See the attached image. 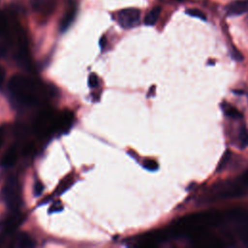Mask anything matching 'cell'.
Returning a JSON list of instances; mask_svg holds the SVG:
<instances>
[{"mask_svg": "<svg viewBox=\"0 0 248 248\" xmlns=\"http://www.w3.org/2000/svg\"><path fill=\"white\" fill-rule=\"evenodd\" d=\"M17 159V150L16 145H12L9 147V149L5 152L3 159H2V164L5 167H11L13 166Z\"/></svg>", "mask_w": 248, "mask_h": 248, "instance_id": "9c48e42d", "label": "cell"}, {"mask_svg": "<svg viewBox=\"0 0 248 248\" xmlns=\"http://www.w3.org/2000/svg\"><path fill=\"white\" fill-rule=\"evenodd\" d=\"M9 89L19 102L25 105H34L39 101V84L26 76H14L9 81Z\"/></svg>", "mask_w": 248, "mask_h": 248, "instance_id": "6da1fadb", "label": "cell"}, {"mask_svg": "<svg viewBox=\"0 0 248 248\" xmlns=\"http://www.w3.org/2000/svg\"><path fill=\"white\" fill-rule=\"evenodd\" d=\"M175 1H178V2H181V1H184V0H175Z\"/></svg>", "mask_w": 248, "mask_h": 248, "instance_id": "d4e9b609", "label": "cell"}, {"mask_svg": "<svg viewBox=\"0 0 248 248\" xmlns=\"http://www.w3.org/2000/svg\"><path fill=\"white\" fill-rule=\"evenodd\" d=\"M222 108H223L224 113L229 117H232V118H234V119H239V118L242 117L241 113L233 106H232L229 103H226V102L223 103L222 104Z\"/></svg>", "mask_w": 248, "mask_h": 248, "instance_id": "7c38bea8", "label": "cell"}, {"mask_svg": "<svg viewBox=\"0 0 248 248\" xmlns=\"http://www.w3.org/2000/svg\"><path fill=\"white\" fill-rule=\"evenodd\" d=\"M73 122V114L68 111L65 110L63 112H61L60 114L57 115L56 118V131L58 132H65L67 131Z\"/></svg>", "mask_w": 248, "mask_h": 248, "instance_id": "52a82bcc", "label": "cell"}, {"mask_svg": "<svg viewBox=\"0 0 248 248\" xmlns=\"http://www.w3.org/2000/svg\"><path fill=\"white\" fill-rule=\"evenodd\" d=\"M140 19V12L136 8L123 9L118 13L117 20L121 27L130 29L137 26Z\"/></svg>", "mask_w": 248, "mask_h": 248, "instance_id": "277c9868", "label": "cell"}, {"mask_svg": "<svg viewBox=\"0 0 248 248\" xmlns=\"http://www.w3.org/2000/svg\"><path fill=\"white\" fill-rule=\"evenodd\" d=\"M18 224V217L16 215L10 216L5 222H4V227L6 230H13L15 229Z\"/></svg>", "mask_w": 248, "mask_h": 248, "instance_id": "5bb4252c", "label": "cell"}, {"mask_svg": "<svg viewBox=\"0 0 248 248\" xmlns=\"http://www.w3.org/2000/svg\"><path fill=\"white\" fill-rule=\"evenodd\" d=\"M44 191V185L40 181H36L34 184V195L35 196H40Z\"/></svg>", "mask_w": 248, "mask_h": 248, "instance_id": "d6986e66", "label": "cell"}, {"mask_svg": "<svg viewBox=\"0 0 248 248\" xmlns=\"http://www.w3.org/2000/svg\"><path fill=\"white\" fill-rule=\"evenodd\" d=\"M4 76H5V73H4V70L0 67V84L3 82L4 80Z\"/></svg>", "mask_w": 248, "mask_h": 248, "instance_id": "603a6c76", "label": "cell"}, {"mask_svg": "<svg viewBox=\"0 0 248 248\" xmlns=\"http://www.w3.org/2000/svg\"><path fill=\"white\" fill-rule=\"evenodd\" d=\"M230 158H231V152H230L229 150H227V151L224 153L222 159L220 160L219 166H218V168H217V170H218L219 171L222 170L227 166V164H228L229 161H230Z\"/></svg>", "mask_w": 248, "mask_h": 248, "instance_id": "2e32d148", "label": "cell"}, {"mask_svg": "<svg viewBox=\"0 0 248 248\" xmlns=\"http://www.w3.org/2000/svg\"><path fill=\"white\" fill-rule=\"evenodd\" d=\"M160 14H161V8L160 7H154L153 9H151L145 16L144 17V24L145 25H148V26H152L154 25L159 16H160Z\"/></svg>", "mask_w": 248, "mask_h": 248, "instance_id": "30bf717a", "label": "cell"}, {"mask_svg": "<svg viewBox=\"0 0 248 248\" xmlns=\"http://www.w3.org/2000/svg\"><path fill=\"white\" fill-rule=\"evenodd\" d=\"M240 182L243 185H248V171L245 172L241 177H240Z\"/></svg>", "mask_w": 248, "mask_h": 248, "instance_id": "44dd1931", "label": "cell"}, {"mask_svg": "<svg viewBox=\"0 0 248 248\" xmlns=\"http://www.w3.org/2000/svg\"><path fill=\"white\" fill-rule=\"evenodd\" d=\"M7 53V47L5 45L0 44V57L4 56Z\"/></svg>", "mask_w": 248, "mask_h": 248, "instance_id": "7402d4cb", "label": "cell"}, {"mask_svg": "<svg viewBox=\"0 0 248 248\" xmlns=\"http://www.w3.org/2000/svg\"><path fill=\"white\" fill-rule=\"evenodd\" d=\"M144 168L147 169V170H157L158 165H157L156 162H154V161H147V162H145V164H144Z\"/></svg>", "mask_w": 248, "mask_h": 248, "instance_id": "ffe728a7", "label": "cell"}, {"mask_svg": "<svg viewBox=\"0 0 248 248\" xmlns=\"http://www.w3.org/2000/svg\"><path fill=\"white\" fill-rule=\"evenodd\" d=\"M2 141H3V129L0 128V145H1Z\"/></svg>", "mask_w": 248, "mask_h": 248, "instance_id": "cb8c5ba5", "label": "cell"}, {"mask_svg": "<svg viewBox=\"0 0 248 248\" xmlns=\"http://www.w3.org/2000/svg\"><path fill=\"white\" fill-rule=\"evenodd\" d=\"M3 197L6 203L12 209H16L18 206V202H19L18 183L15 177H10L5 183L3 188Z\"/></svg>", "mask_w": 248, "mask_h": 248, "instance_id": "3957f363", "label": "cell"}, {"mask_svg": "<svg viewBox=\"0 0 248 248\" xmlns=\"http://www.w3.org/2000/svg\"><path fill=\"white\" fill-rule=\"evenodd\" d=\"M76 14H77L76 5H75V3H71L61 19V22H60V31L61 32L66 31L71 26V24L75 20Z\"/></svg>", "mask_w": 248, "mask_h": 248, "instance_id": "8992f818", "label": "cell"}, {"mask_svg": "<svg viewBox=\"0 0 248 248\" xmlns=\"http://www.w3.org/2000/svg\"><path fill=\"white\" fill-rule=\"evenodd\" d=\"M188 16H193V17H197L200 18L202 20H205L206 19V16L199 9H187L185 12Z\"/></svg>", "mask_w": 248, "mask_h": 248, "instance_id": "9a60e30c", "label": "cell"}, {"mask_svg": "<svg viewBox=\"0 0 248 248\" xmlns=\"http://www.w3.org/2000/svg\"><path fill=\"white\" fill-rule=\"evenodd\" d=\"M54 4V0H32L33 9L43 15L49 14L53 10Z\"/></svg>", "mask_w": 248, "mask_h": 248, "instance_id": "ba28073f", "label": "cell"}, {"mask_svg": "<svg viewBox=\"0 0 248 248\" xmlns=\"http://www.w3.org/2000/svg\"><path fill=\"white\" fill-rule=\"evenodd\" d=\"M88 84L91 88H95L99 84V78L95 74H91L88 78Z\"/></svg>", "mask_w": 248, "mask_h": 248, "instance_id": "ac0fdd59", "label": "cell"}, {"mask_svg": "<svg viewBox=\"0 0 248 248\" xmlns=\"http://www.w3.org/2000/svg\"><path fill=\"white\" fill-rule=\"evenodd\" d=\"M16 245L17 247L23 248V247H32L34 246V242L33 239L31 238V236L27 233H19L16 238Z\"/></svg>", "mask_w": 248, "mask_h": 248, "instance_id": "8fae6325", "label": "cell"}, {"mask_svg": "<svg viewBox=\"0 0 248 248\" xmlns=\"http://www.w3.org/2000/svg\"><path fill=\"white\" fill-rule=\"evenodd\" d=\"M239 141L242 143V145H248V130L243 129L240 131Z\"/></svg>", "mask_w": 248, "mask_h": 248, "instance_id": "e0dca14e", "label": "cell"}, {"mask_svg": "<svg viewBox=\"0 0 248 248\" xmlns=\"http://www.w3.org/2000/svg\"><path fill=\"white\" fill-rule=\"evenodd\" d=\"M74 182V179L72 176H69V177H65L57 186L56 190H55V194H62L63 192H65L71 185L72 183Z\"/></svg>", "mask_w": 248, "mask_h": 248, "instance_id": "4fadbf2b", "label": "cell"}, {"mask_svg": "<svg viewBox=\"0 0 248 248\" xmlns=\"http://www.w3.org/2000/svg\"><path fill=\"white\" fill-rule=\"evenodd\" d=\"M57 115L50 109L43 110L36 118L34 130L40 136H47L56 131Z\"/></svg>", "mask_w": 248, "mask_h": 248, "instance_id": "7a4b0ae2", "label": "cell"}, {"mask_svg": "<svg viewBox=\"0 0 248 248\" xmlns=\"http://www.w3.org/2000/svg\"><path fill=\"white\" fill-rule=\"evenodd\" d=\"M229 16H240L248 12V0H234L226 7Z\"/></svg>", "mask_w": 248, "mask_h": 248, "instance_id": "5b68a950", "label": "cell"}]
</instances>
